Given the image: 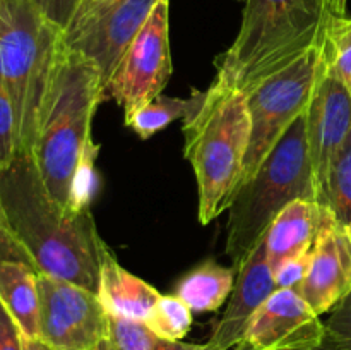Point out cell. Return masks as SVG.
<instances>
[{
	"label": "cell",
	"instance_id": "cell-1",
	"mask_svg": "<svg viewBox=\"0 0 351 350\" xmlns=\"http://www.w3.org/2000/svg\"><path fill=\"white\" fill-rule=\"evenodd\" d=\"M0 199L10 226L40 273L98 292L110 253L89 211L58 205L45 187L31 154H17L0 170Z\"/></svg>",
	"mask_w": 351,
	"mask_h": 350
},
{
	"label": "cell",
	"instance_id": "cell-2",
	"mask_svg": "<svg viewBox=\"0 0 351 350\" xmlns=\"http://www.w3.org/2000/svg\"><path fill=\"white\" fill-rule=\"evenodd\" d=\"M345 14L346 0H245L242 26L213 82L247 95L321 45Z\"/></svg>",
	"mask_w": 351,
	"mask_h": 350
},
{
	"label": "cell",
	"instance_id": "cell-3",
	"mask_svg": "<svg viewBox=\"0 0 351 350\" xmlns=\"http://www.w3.org/2000/svg\"><path fill=\"white\" fill-rule=\"evenodd\" d=\"M99 102L103 86L96 65L64 43L31 156L47 191L67 209L72 177L86 141L91 137Z\"/></svg>",
	"mask_w": 351,
	"mask_h": 350
},
{
	"label": "cell",
	"instance_id": "cell-4",
	"mask_svg": "<svg viewBox=\"0 0 351 350\" xmlns=\"http://www.w3.org/2000/svg\"><path fill=\"white\" fill-rule=\"evenodd\" d=\"M182 130L184 154L197 180L199 222L208 225L230 208L240 185L250 143L247 96L211 82Z\"/></svg>",
	"mask_w": 351,
	"mask_h": 350
},
{
	"label": "cell",
	"instance_id": "cell-5",
	"mask_svg": "<svg viewBox=\"0 0 351 350\" xmlns=\"http://www.w3.org/2000/svg\"><path fill=\"white\" fill-rule=\"evenodd\" d=\"M297 199H317L305 113L291 124L256 174L240 185L230 205L226 254L233 270L263 239L281 209Z\"/></svg>",
	"mask_w": 351,
	"mask_h": 350
},
{
	"label": "cell",
	"instance_id": "cell-6",
	"mask_svg": "<svg viewBox=\"0 0 351 350\" xmlns=\"http://www.w3.org/2000/svg\"><path fill=\"white\" fill-rule=\"evenodd\" d=\"M7 5L9 19L0 31V82L16 115L17 154H31L64 48V31L29 0H7Z\"/></svg>",
	"mask_w": 351,
	"mask_h": 350
},
{
	"label": "cell",
	"instance_id": "cell-7",
	"mask_svg": "<svg viewBox=\"0 0 351 350\" xmlns=\"http://www.w3.org/2000/svg\"><path fill=\"white\" fill-rule=\"evenodd\" d=\"M324 67L326 54L322 41L287 69L264 79L252 91L247 93L250 143L240 185L256 174L264 158L273 151L291 124L304 115Z\"/></svg>",
	"mask_w": 351,
	"mask_h": 350
},
{
	"label": "cell",
	"instance_id": "cell-8",
	"mask_svg": "<svg viewBox=\"0 0 351 350\" xmlns=\"http://www.w3.org/2000/svg\"><path fill=\"white\" fill-rule=\"evenodd\" d=\"M170 2L160 0L137 36L130 41L103 89V100L112 98L123 110V119L161 95L171 75Z\"/></svg>",
	"mask_w": 351,
	"mask_h": 350
},
{
	"label": "cell",
	"instance_id": "cell-9",
	"mask_svg": "<svg viewBox=\"0 0 351 350\" xmlns=\"http://www.w3.org/2000/svg\"><path fill=\"white\" fill-rule=\"evenodd\" d=\"M40 336L53 350H96L108 335V314L96 292L38 271Z\"/></svg>",
	"mask_w": 351,
	"mask_h": 350
},
{
	"label": "cell",
	"instance_id": "cell-10",
	"mask_svg": "<svg viewBox=\"0 0 351 350\" xmlns=\"http://www.w3.org/2000/svg\"><path fill=\"white\" fill-rule=\"evenodd\" d=\"M158 2L160 0H106L72 21L65 30L64 43L96 65L103 89Z\"/></svg>",
	"mask_w": 351,
	"mask_h": 350
},
{
	"label": "cell",
	"instance_id": "cell-11",
	"mask_svg": "<svg viewBox=\"0 0 351 350\" xmlns=\"http://www.w3.org/2000/svg\"><path fill=\"white\" fill-rule=\"evenodd\" d=\"M326 340V326L297 290L278 288L256 311L239 345L250 350H311Z\"/></svg>",
	"mask_w": 351,
	"mask_h": 350
},
{
	"label": "cell",
	"instance_id": "cell-12",
	"mask_svg": "<svg viewBox=\"0 0 351 350\" xmlns=\"http://www.w3.org/2000/svg\"><path fill=\"white\" fill-rule=\"evenodd\" d=\"M297 292L319 316L351 292V233L328 208L311 250L307 277Z\"/></svg>",
	"mask_w": 351,
	"mask_h": 350
},
{
	"label": "cell",
	"instance_id": "cell-13",
	"mask_svg": "<svg viewBox=\"0 0 351 350\" xmlns=\"http://www.w3.org/2000/svg\"><path fill=\"white\" fill-rule=\"evenodd\" d=\"M305 127L319 198L329 165L351 132V95L332 74L328 58L305 110Z\"/></svg>",
	"mask_w": 351,
	"mask_h": 350
},
{
	"label": "cell",
	"instance_id": "cell-14",
	"mask_svg": "<svg viewBox=\"0 0 351 350\" xmlns=\"http://www.w3.org/2000/svg\"><path fill=\"white\" fill-rule=\"evenodd\" d=\"M235 271V287L230 294L226 311L209 336V343L225 350L235 349L242 342L252 316L266 299L278 290L264 237L250 249Z\"/></svg>",
	"mask_w": 351,
	"mask_h": 350
},
{
	"label": "cell",
	"instance_id": "cell-15",
	"mask_svg": "<svg viewBox=\"0 0 351 350\" xmlns=\"http://www.w3.org/2000/svg\"><path fill=\"white\" fill-rule=\"evenodd\" d=\"M324 211L326 206L319 205L317 199H297L281 209L264 233L267 259L273 271L285 261L312 250Z\"/></svg>",
	"mask_w": 351,
	"mask_h": 350
},
{
	"label": "cell",
	"instance_id": "cell-16",
	"mask_svg": "<svg viewBox=\"0 0 351 350\" xmlns=\"http://www.w3.org/2000/svg\"><path fill=\"white\" fill-rule=\"evenodd\" d=\"M96 294L106 314L137 323L149 319L161 297L153 285L120 266L112 250L103 259Z\"/></svg>",
	"mask_w": 351,
	"mask_h": 350
},
{
	"label": "cell",
	"instance_id": "cell-17",
	"mask_svg": "<svg viewBox=\"0 0 351 350\" xmlns=\"http://www.w3.org/2000/svg\"><path fill=\"white\" fill-rule=\"evenodd\" d=\"M0 301L16 319L24 338L40 336L36 268L23 261H0Z\"/></svg>",
	"mask_w": 351,
	"mask_h": 350
},
{
	"label": "cell",
	"instance_id": "cell-18",
	"mask_svg": "<svg viewBox=\"0 0 351 350\" xmlns=\"http://www.w3.org/2000/svg\"><path fill=\"white\" fill-rule=\"evenodd\" d=\"M235 278L237 271L233 268L206 259L178 278L173 295L182 299L192 312L218 311L230 299Z\"/></svg>",
	"mask_w": 351,
	"mask_h": 350
},
{
	"label": "cell",
	"instance_id": "cell-19",
	"mask_svg": "<svg viewBox=\"0 0 351 350\" xmlns=\"http://www.w3.org/2000/svg\"><path fill=\"white\" fill-rule=\"evenodd\" d=\"M206 91H197L191 98H173L168 95H158L153 102L146 103L143 108L125 120V126L132 127L141 139H149L154 134L170 126L173 120H185L191 117L204 102Z\"/></svg>",
	"mask_w": 351,
	"mask_h": 350
},
{
	"label": "cell",
	"instance_id": "cell-20",
	"mask_svg": "<svg viewBox=\"0 0 351 350\" xmlns=\"http://www.w3.org/2000/svg\"><path fill=\"white\" fill-rule=\"evenodd\" d=\"M319 205L326 206L339 223H351V132L332 158L319 191Z\"/></svg>",
	"mask_w": 351,
	"mask_h": 350
},
{
	"label": "cell",
	"instance_id": "cell-21",
	"mask_svg": "<svg viewBox=\"0 0 351 350\" xmlns=\"http://www.w3.org/2000/svg\"><path fill=\"white\" fill-rule=\"evenodd\" d=\"M192 314L191 307L177 295H161L153 314L144 325L158 338L177 342L191 331L194 323Z\"/></svg>",
	"mask_w": 351,
	"mask_h": 350
},
{
	"label": "cell",
	"instance_id": "cell-22",
	"mask_svg": "<svg viewBox=\"0 0 351 350\" xmlns=\"http://www.w3.org/2000/svg\"><path fill=\"white\" fill-rule=\"evenodd\" d=\"M98 151L99 146L93 141L91 136L86 141L71 182V192H69V209L71 211L81 213L91 209V202L98 191V175H96L95 167Z\"/></svg>",
	"mask_w": 351,
	"mask_h": 350
},
{
	"label": "cell",
	"instance_id": "cell-23",
	"mask_svg": "<svg viewBox=\"0 0 351 350\" xmlns=\"http://www.w3.org/2000/svg\"><path fill=\"white\" fill-rule=\"evenodd\" d=\"M324 51L329 69L351 95V17L346 14L336 17L329 26Z\"/></svg>",
	"mask_w": 351,
	"mask_h": 350
},
{
	"label": "cell",
	"instance_id": "cell-24",
	"mask_svg": "<svg viewBox=\"0 0 351 350\" xmlns=\"http://www.w3.org/2000/svg\"><path fill=\"white\" fill-rule=\"evenodd\" d=\"M154 335L144 323L108 316V335L96 350H153Z\"/></svg>",
	"mask_w": 351,
	"mask_h": 350
},
{
	"label": "cell",
	"instance_id": "cell-25",
	"mask_svg": "<svg viewBox=\"0 0 351 350\" xmlns=\"http://www.w3.org/2000/svg\"><path fill=\"white\" fill-rule=\"evenodd\" d=\"M17 156L16 115L12 102L0 82V170L9 167Z\"/></svg>",
	"mask_w": 351,
	"mask_h": 350
},
{
	"label": "cell",
	"instance_id": "cell-26",
	"mask_svg": "<svg viewBox=\"0 0 351 350\" xmlns=\"http://www.w3.org/2000/svg\"><path fill=\"white\" fill-rule=\"evenodd\" d=\"M324 323L326 335L335 340L341 350H351V292L331 309Z\"/></svg>",
	"mask_w": 351,
	"mask_h": 350
},
{
	"label": "cell",
	"instance_id": "cell-27",
	"mask_svg": "<svg viewBox=\"0 0 351 350\" xmlns=\"http://www.w3.org/2000/svg\"><path fill=\"white\" fill-rule=\"evenodd\" d=\"M0 261H23V263L34 266L29 253L24 249V246L16 237L12 226H10L7 213L3 209L2 199H0Z\"/></svg>",
	"mask_w": 351,
	"mask_h": 350
},
{
	"label": "cell",
	"instance_id": "cell-28",
	"mask_svg": "<svg viewBox=\"0 0 351 350\" xmlns=\"http://www.w3.org/2000/svg\"><path fill=\"white\" fill-rule=\"evenodd\" d=\"M29 2L65 33V30L74 21L82 0H29Z\"/></svg>",
	"mask_w": 351,
	"mask_h": 350
},
{
	"label": "cell",
	"instance_id": "cell-29",
	"mask_svg": "<svg viewBox=\"0 0 351 350\" xmlns=\"http://www.w3.org/2000/svg\"><path fill=\"white\" fill-rule=\"evenodd\" d=\"M308 264H311V250L305 254H300V256L297 257H291V259L280 264V266L274 270L276 288H291V290H298L302 281L307 277Z\"/></svg>",
	"mask_w": 351,
	"mask_h": 350
},
{
	"label": "cell",
	"instance_id": "cell-30",
	"mask_svg": "<svg viewBox=\"0 0 351 350\" xmlns=\"http://www.w3.org/2000/svg\"><path fill=\"white\" fill-rule=\"evenodd\" d=\"M0 350H24V335L0 301Z\"/></svg>",
	"mask_w": 351,
	"mask_h": 350
},
{
	"label": "cell",
	"instance_id": "cell-31",
	"mask_svg": "<svg viewBox=\"0 0 351 350\" xmlns=\"http://www.w3.org/2000/svg\"><path fill=\"white\" fill-rule=\"evenodd\" d=\"M153 350H225L219 347L213 345V343H187L177 340V342H170V340H163L154 336Z\"/></svg>",
	"mask_w": 351,
	"mask_h": 350
},
{
	"label": "cell",
	"instance_id": "cell-32",
	"mask_svg": "<svg viewBox=\"0 0 351 350\" xmlns=\"http://www.w3.org/2000/svg\"><path fill=\"white\" fill-rule=\"evenodd\" d=\"M233 350H250V349H247V347H242V345H237ZM311 350H341V349H339V345L335 342V340L329 338V336L326 335L324 342H322L319 347H315V349H311Z\"/></svg>",
	"mask_w": 351,
	"mask_h": 350
},
{
	"label": "cell",
	"instance_id": "cell-33",
	"mask_svg": "<svg viewBox=\"0 0 351 350\" xmlns=\"http://www.w3.org/2000/svg\"><path fill=\"white\" fill-rule=\"evenodd\" d=\"M24 350H53L40 338H24Z\"/></svg>",
	"mask_w": 351,
	"mask_h": 350
},
{
	"label": "cell",
	"instance_id": "cell-34",
	"mask_svg": "<svg viewBox=\"0 0 351 350\" xmlns=\"http://www.w3.org/2000/svg\"><path fill=\"white\" fill-rule=\"evenodd\" d=\"M103 2H106V0H82V2H81V7H79L77 14H75L74 21L77 19V17L84 16L86 12H89V10L95 9V7H98L99 3H103Z\"/></svg>",
	"mask_w": 351,
	"mask_h": 350
},
{
	"label": "cell",
	"instance_id": "cell-35",
	"mask_svg": "<svg viewBox=\"0 0 351 350\" xmlns=\"http://www.w3.org/2000/svg\"><path fill=\"white\" fill-rule=\"evenodd\" d=\"M9 19V5H7V0H0V31L7 24Z\"/></svg>",
	"mask_w": 351,
	"mask_h": 350
},
{
	"label": "cell",
	"instance_id": "cell-36",
	"mask_svg": "<svg viewBox=\"0 0 351 350\" xmlns=\"http://www.w3.org/2000/svg\"><path fill=\"white\" fill-rule=\"evenodd\" d=\"M348 230H350V233H351V223L348 225Z\"/></svg>",
	"mask_w": 351,
	"mask_h": 350
},
{
	"label": "cell",
	"instance_id": "cell-37",
	"mask_svg": "<svg viewBox=\"0 0 351 350\" xmlns=\"http://www.w3.org/2000/svg\"><path fill=\"white\" fill-rule=\"evenodd\" d=\"M242 2H245V0H242Z\"/></svg>",
	"mask_w": 351,
	"mask_h": 350
}]
</instances>
